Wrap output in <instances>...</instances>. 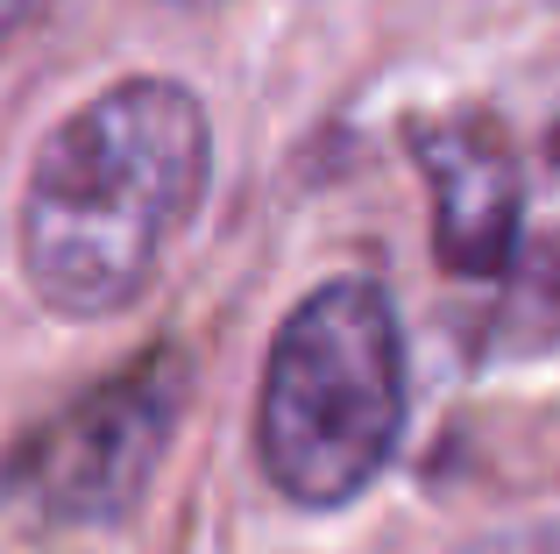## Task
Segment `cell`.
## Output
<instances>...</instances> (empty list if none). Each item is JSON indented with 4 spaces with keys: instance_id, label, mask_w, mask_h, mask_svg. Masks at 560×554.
<instances>
[{
    "instance_id": "cell-1",
    "label": "cell",
    "mask_w": 560,
    "mask_h": 554,
    "mask_svg": "<svg viewBox=\"0 0 560 554\" xmlns=\"http://www.w3.org/2000/svg\"><path fill=\"white\" fill-rule=\"evenodd\" d=\"M213 178V122L178 79H114L43 136L14 250L57 320L128 313Z\"/></svg>"
},
{
    "instance_id": "cell-2",
    "label": "cell",
    "mask_w": 560,
    "mask_h": 554,
    "mask_svg": "<svg viewBox=\"0 0 560 554\" xmlns=\"http://www.w3.org/2000/svg\"><path fill=\"white\" fill-rule=\"evenodd\" d=\"M405 441V327L376 277H327L284 313L256 391L262 476L305 512H341Z\"/></svg>"
},
{
    "instance_id": "cell-3",
    "label": "cell",
    "mask_w": 560,
    "mask_h": 554,
    "mask_svg": "<svg viewBox=\"0 0 560 554\" xmlns=\"http://www.w3.org/2000/svg\"><path fill=\"white\" fill-rule=\"evenodd\" d=\"M191 405L185 348H142L128 370L50 413L0 470V498L36 527H114L142 505Z\"/></svg>"
},
{
    "instance_id": "cell-4",
    "label": "cell",
    "mask_w": 560,
    "mask_h": 554,
    "mask_svg": "<svg viewBox=\"0 0 560 554\" xmlns=\"http://www.w3.org/2000/svg\"><path fill=\"white\" fill-rule=\"evenodd\" d=\"M433 178V250L462 277H497L518 250V171L490 128H419L411 136Z\"/></svg>"
},
{
    "instance_id": "cell-5",
    "label": "cell",
    "mask_w": 560,
    "mask_h": 554,
    "mask_svg": "<svg viewBox=\"0 0 560 554\" xmlns=\"http://www.w3.org/2000/svg\"><path fill=\"white\" fill-rule=\"evenodd\" d=\"M50 8H57V0H0V57H8Z\"/></svg>"
}]
</instances>
